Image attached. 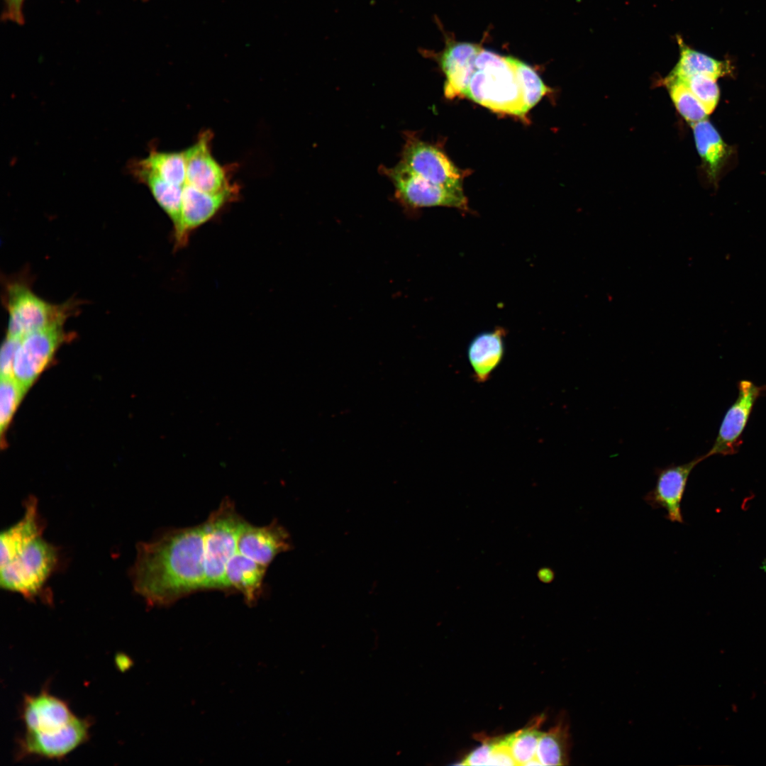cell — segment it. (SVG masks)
I'll list each match as a JSON object with an SVG mask.
<instances>
[{"label":"cell","instance_id":"20","mask_svg":"<svg viewBox=\"0 0 766 766\" xmlns=\"http://www.w3.org/2000/svg\"><path fill=\"white\" fill-rule=\"evenodd\" d=\"M569 750L568 726L560 721L548 731L542 733L535 758L540 765H566L569 762Z\"/></svg>","mask_w":766,"mask_h":766},{"label":"cell","instance_id":"24","mask_svg":"<svg viewBox=\"0 0 766 766\" xmlns=\"http://www.w3.org/2000/svg\"><path fill=\"white\" fill-rule=\"evenodd\" d=\"M27 390L15 379L1 377L0 428L1 434L6 431L13 416Z\"/></svg>","mask_w":766,"mask_h":766},{"label":"cell","instance_id":"16","mask_svg":"<svg viewBox=\"0 0 766 766\" xmlns=\"http://www.w3.org/2000/svg\"><path fill=\"white\" fill-rule=\"evenodd\" d=\"M505 329L499 327L482 332L470 341L467 356L477 382L488 381L501 364L505 353Z\"/></svg>","mask_w":766,"mask_h":766},{"label":"cell","instance_id":"8","mask_svg":"<svg viewBox=\"0 0 766 766\" xmlns=\"http://www.w3.org/2000/svg\"><path fill=\"white\" fill-rule=\"evenodd\" d=\"M59 321L23 336L16 351L13 377L26 389L34 383L53 358L58 348L69 338Z\"/></svg>","mask_w":766,"mask_h":766},{"label":"cell","instance_id":"11","mask_svg":"<svg viewBox=\"0 0 766 766\" xmlns=\"http://www.w3.org/2000/svg\"><path fill=\"white\" fill-rule=\"evenodd\" d=\"M704 455L680 465L671 464L655 470V487L643 498L653 509H663L665 518L672 523H684L682 501L693 469L705 460Z\"/></svg>","mask_w":766,"mask_h":766},{"label":"cell","instance_id":"22","mask_svg":"<svg viewBox=\"0 0 766 766\" xmlns=\"http://www.w3.org/2000/svg\"><path fill=\"white\" fill-rule=\"evenodd\" d=\"M538 728V724H534L505 736L516 765H526L535 757L538 741L543 733Z\"/></svg>","mask_w":766,"mask_h":766},{"label":"cell","instance_id":"1","mask_svg":"<svg viewBox=\"0 0 766 766\" xmlns=\"http://www.w3.org/2000/svg\"><path fill=\"white\" fill-rule=\"evenodd\" d=\"M131 578L135 592L152 606H169L204 590L201 525L170 529L139 543Z\"/></svg>","mask_w":766,"mask_h":766},{"label":"cell","instance_id":"28","mask_svg":"<svg viewBox=\"0 0 766 766\" xmlns=\"http://www.w3.org/2000/svg\"><path fill=\"white\" fill-rule=\"evenodd\" d=\"M492 740H485L479 747L472 751L463 760L464 765H489L492 751Z\"/></svg>","mask_w":766,"mask_h":766},{"label":"cell","instance_id":"29","mask_svg":"<svg viewBox=\"0 0 766 766\" xmlns=\"http://www.w3.org/2000/svg\"><path fill=\"white\" fill-rule=\"evenodd\" d=\"M24 1L25 0H3V18L18 25H23L25 22L23 15Z\"/></svg>","mask_w":766,"mask_h":766},{"label":"cell","instance_id":"9","mask_svg":"<svg viewBox=\"0 0 766 766\" xmlns=\"http://www.w3.org/2000/svg\"><path fill=\"white\" fill-rule=\"evenodd\" d=\"M401 162L413 172L434 184L462 188L460 170L437 147L405 133Z\"/></svg>","mask_w":766,"mask_h":766},{"label":"cell","instance_id":"25","mask_svg":"<svg viewBox=\"0 0 766 766\" xmlns=\"http://www.w3.org/2000/svg\"><path fill=\"white\" fill-rule=\"evenodd\" d=\"M676 80L683 82L690 89L705 107L709 114L714 111L720 98L716 78L705 74H695L683 79Z\"/></svg>","mask_w":766,"mask_h":766},{"label":"cell","instance_id":"6","mask_svg":"<svg viewBox=\"0 0 766 766\" xmlns=\"http://www.w3.org/2000/svg\"><path fill=\"white\" fill-rule=\"evenodd\" d=\"M380 171L392 182L396 199L405 206L467 209V200L462 188L431 182L413 172L401 161L392 167L381 166Z\"/></svg>","mask_w":766,"mask_h":766},{"label":"cell","instance_id":"10","mask_svg":"<svg viewBox=\"0 0 766 766\" xmlns=\"http://www.w3.org/2000/svg\"><path fill=\"white\" fill-rule=\"evenodd\" d=\"M738 386V397L726 411L713 446L704 455L706 459L712 455L726 456L738 452L743 443L742 434L753 406L757 399L766 390L765 386L759 387L745 379L740 380Z\"/></svg>","mask_w":766,"mask_h":766},{"label":"cell","instance_id":"30","mask_svg":"<svg viewBox=\"0 0 766 766\" xmlns=\"http://www.w3.org/2000/svg\"><path fill=\"white\" fill-rule=\"evenodd\" d=\"M539 577L544 582H550L553 579L554 574L551 570L545 568L540 571Z\"/></svg>","mask_w":766,"mask_h":766},{"label":"cell","instance_id":"26","mask_svg":"<svg viewBox=\"0 0 766 766\" xmlns=\"http://www.w3.org/2000/svg\"><path fill=\"white\" fill-rule=\"evenodd\" d=\"M21 339L6 335L1 348V377H13L15 357Z\"/></svg>","mask_w":766,"mask_h":766},{"label":"cell","instance_id":"17","mask_svg":"<svg viewBox=\"0 0 766 766\" xmlns=\"http://www.w3.org/2000/svg\"><path fill=\"white\" fill-rule=\"evenodd\" d=\"M267 567L236 552L229 560L225 572L228 591L241 593L245 603L254 605L262 592Z\"/></svg>","mask_w":766,"mask_h":766},{"label":"cell","instance_id":"19","mask_svg":"<svg viewBox=\"0 0 766 766\" xmlns=\"http://www.w3.org/2000/svg\"><path fill=\"white\" fill-rule=\"evenodd\" d=\"M679 58L667 78L683 79L695 74L709 75L716 79L731 74V66L726 60H718L691 48L680 36H677Z\"/></svg>","mask_w":766,"mask_h":766},{"label":"cell","instance_id":"21","mask_svg":"<svg viewBox=\"0 0 766 766\" xmlns=\"http://www.w3.org/2000/svg\"><path fill=\"white\" fill-rule=\"evenodd\" d=\"M663 84L677 111L688 123L693 125L707 118L705 107L683 82L665 78Z\"/></svg>","mask_w":766,"mask_h":766},{"label":"cell","instance_id":"12","mask_svg":"<svg viewBox=\"0 0 766 766\" xmlns=\"http://www.w3.org/2000/svg\"><path fill=\"white\" fill-rule=\"evenodd\" d=\"M240 189L219 194L189 189L182 194L181 218L178 229L173 233L174 248L186 245L191 233L216 216L228 204L238 199Z\"/></svg>","mask_w":766,"mask_h":766},{"label":"cell","instance_id":"7","mask_svg":"<svg viewBox=\"0 0 766 766\" xmlns=\"http://www.w3.org/2000/svg\"><path fill=\"white\" fill-rule=\"evenodd\" d=\"M91 726V719L76 716L67 726L56 731H26L17 738L15 760H62L89 740Z\"/></svg>","mask_w":766,"mask_h":766},{"label":"cell","instance_id":"18","mask_svg":"<svg viewBox=\"0 0 766 766\" xmlns=\"http://www.w3.org/2000/svg\"><path fill=\"white\" fill-rule=\"evenodd\" d=\"M696 147L706 172L716 182L731 150L710 121L706 119L692 125Z\"/></svg>","mask_w":766,"mask_h":766},{"label":"cell","instance_id":"3","mask_svg":"<svg viewBox=\"0 0 766 766\" xmlns=\"http://www.w3.org/2000/svg\"><path fill=\"white\" fill-rule=\"evenodd\" d=\"M463 96L495 112L518 117L527 113L512 57L483 48Z\"/></svg>","mask_w":766,"mask_h":766},{"label":"cell","instance_id":"4","mask_svg":"<svg viewBox=\"0 0 766 766\" xmlns=\"http://www.w3.org/2000/svg\"><path fill=\"white\" fill-rule=\"evenodd\" d=\"M245 520L229 499H223L201 524L204 538V590L228 592L225 572L237 552L238 535Z\"/></svg>","mask_w":766,"mask_h":766},{"label":"cell","instance_id":"15","mask_svg":"<svg viewBox=\"0 0 766 766\" xmlns=\"http://www.w3.org/2000/svg\"><path fill=\"white\" fill-rule=\"evenodd\" d=\"M482 48L467 42L448 43L436 59L445 75L444 94L448 99L463 96Z\"/></svg>","mask_w":766,"mask_h":766},{"label":"cell","instance_id":"14","mask_svg":"<svg viewBox=\"0 0 766 766\" xmlns=\"http://www.w3.org/2000/svg\"><path fill=\"white\" fill-rule=\"evenodd\" d=\"M76 716L67 701L50 694L45 688L38 694H25L20 709L26 731L36 733L60 730Z\"/></svg>","mask_w":766,"mask_h":766},{"label":"cell","instance_id":"23","mask_svg":"<svg viewBox=\"0 0 766 766\" xmlns=\"http://www.w3.org/2000/svg\"><path fill=\"white\" fill-rule=\"evenodd\" d=\"M512 61L522 88L525 109L528 112L550 89L530 65L513 57Z\"/></svg>","mask_w":766,"mask_h":766},{"label":"cell","instance_id":"27","mask_svg":"<svg viewBox=\"0 0 766 766\" xmlns=\"http://www.w3.org/2000/svg\"><path fill=\"white\" fill-rule=\"evenodd\" d=\"M492 743L489 765H516L505 736L493 739Z\"/></svg>","mask_w":766,"mask_h":766},{"label":"cell","instance_id":"13","mask_svg":"<svg viewBox=\"0 0 766 766\" xmlns=\"http://www.w3.org/2000/svg\"><path fill=\"white\" fill-rule=\"evenodd\" d=\"M292 548L289 533L277 521L265 526L245 521L237 543V552L267 567L277 555Z\"/></svg>","mask_w":766,"mask_h":766},{"label":"cell","instance_id":"2","mask_svg":"<svg viewBox=\"0 0 766 766\" xmlns=\"http://www.w3.org/2000/svg\"><path fill=\"white\" fill-rule=\"evenodd\" d=\"M37 500H27L23 517L0 535V584L35 600L58 562L57 548L43 537Z\"/></svg>","mask_w":766,"mask_h":766},{"label":"cell","instance_id":"5","mask_svg":"<svg viewBox=\"0 0 766 766\" xmlns=\"http://www.w3.org/2000/svg\"><path fill=\"white\" fill-rule=\"evenodd\" d=\"M5 301L9 318L6 335L19 338L54 323L65 322L77 307L74 301L49 303L21 282L6 285Z\"/></svg>","mask_w":766,"mask_h":766}]
</instances>
